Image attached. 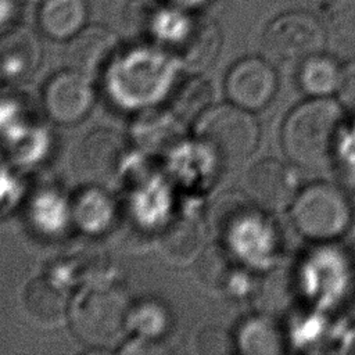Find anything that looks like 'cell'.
<instances>
[{
	"label": "cell",
	"mask_w": 355,
	"mask_h": 355,
	"mask_svg": "<svg viewBox=\"0 0 355 355\" xmlns=\"http://www.w3.org/2000/svg\"><path fill=\"white\" fill-rule=\"evenodd\" d=\"M345 111L337 100L311 98L300 103L282 125V148L290 164L304 169H323L338 154L345 129Z\"/></svg>",
	"instance_id": "1"
},
{
	"label": "cell",
	"mask_w": 355,
	"mask_h": 355,
	"mask_svg": "<svg viewBox=\"0 0 355 355\" xmlns=\"http://www.w3.org/2000/svg\"><path fill=\"white\" fill-rule=\"evenodd\" d=\"M196 136L219 166L236 169L258 150L261 128L254 112L229 101L198 116Z\"/></svg>",
	"instance_id": "2"
},
{
	"label": "cell",
	"mask_w": 355,
	"mask_h": 355,
	"mask_svg": "<svg viewBox=\"0 0 355 355\" xmlns=\"http://www.w3.org/2000/svg\"><path fill=\"white\" fill-rule=\"evenodd\" d=\"M294 229L313 244L327 245L341 239L354 225V202L330 182L301 187L288 208Z\"/></svg>",
	"instance_id": "3"
},
{
	"label": "cell",
	"mask_w": 355,
	"mask_h": 355,
	"mask_svg": "<svg viewBox=\"0 0 355 355\" xmlns=\"http://www.w3.org/2000/svg\"><path fill=\"white\" fill-rule=\"evenodd\" d=\"M129 320V297L115 284H94L83 288L71 311L76 337L98 348L115 344L125 333Z\"/></svg>",
	"instance_id": "4"
},
{
	"label": "cell",
	"mask_w": 355,
	"mask_h": 355,
	"mask_svg": "<svg viewBox=\"0 0 355 355\" xmlns=\"http://www.w3.org/2000/svg\"><path fill=\"white\" fill-rule=\"evenodd\" d=\"M329 36L318 17L287 11L273 18L262 36L263 57L276 68H298L306 58L324 51Z\"/></svg>",
	"instance_id": "5"
},
{
	"label": "cell",
	"mask_w": 355,
	"mask_h": 355,
	"mask_svg": "<svg viewBox=\"0 0 355 355\" xmlns=\"http://www.w3.org/2000/svg\"><path fill=\"white\" fill-rule=\"evenodd\" d=\"M300 190L293 164L288 165L276 158L259 159L245 173V197L270 215L288 211Z\"/></svg>",
	"instance_id": "6"
},
{
	"label": "cell",
	"mask_w": 355,
	"mask_h": 355,
	"mask_svg": "<svg viewBox=\"0 0 355 355\" xmlns=\"http://www.w3.org/2000/svg\"><path fill=\"white\" fill-rule=\"evenodd\" d=\"M279 89L277 68L265 57H244L234 62L225 79L229 101L257 112L268 107Z\"/></svg>",
	"instance_id": "7"
},
{
	"label": "cell",
	"mask_w": 355,
	"mask_h": 355,
	"mask_svg": "<svg viewBox=\"0 0 355 355\" xmlns=\"http://www.w3.org/2000/svg\"><path fill=\"white\" fill-rule=\"evenodd\" d=\"M43 98L46 111L53 121L71 125L90 111L94 90L89 76L68 68L51 76L44 87Z\"/></svg>",
	"instance_id": "8"
},
{
	"label": "cell",
	"mask_w": 355,
	"mask_h": 355,
	"mask_svg": "<svg viewBox=\"0 0 355 355\" xmlns=\"http://www.w3.org/2000/svg\"><path fill=\"white\" fill-rule=\"evenodd\" d=\"M115 49L116 40L110 31L101 26L85 28L71 37L65 53L68 68L93 78L104 71Z\"/></svg>",
	"instance_id": "9"
},
{
	"label": "cell",
	"mask_w": 355,
	"mask_h": 355,
	"mask_svg": "<svg viewBox=\"0 0 355 355\" xmlns=\"http://www.w3.org/2000/svg\"><path fill=\"white\" fill-rule=\"evenodd\" d=\"M123 150V140L116 132H92L79 148L78 169L90 182H104L115 173Z\"/></svg>",
	"instance_id": "10"
},
{
	"label": "cell",
	"mask_w": 355,
	"mask_h": 355,
	"mask_svg": "<svg viewBox=\"0 0 355 355\" xmlns=\"http://www.w3.org/2000/svg\"><path fill=\"white\" fill-rule=\"evenodd\" d=\"M233 336L237 352L245 355H277L287 351L283 329L266 315L245 318Z\"/></svg>",
	"instance_id": "11"
},
{
	"label": "cell",
	"mask_w": 355,
	"mask_h": 355,
	"mask_svg": "<svg viewBox=\"0 0 355 355\" xmlns=\"http://www.w3.org/2000/svg\"><path fill=\"white\" fill-rule=\"evenodd\" d=\"M343 65L324 51L306 58L297 68L300 90L311 98H327L337 93Z\"/></svg>",
	"instance_id": "12"
},
{
	"label": "cell",
	"mask_w": 355,
	"mask_h": 355,
	"mask_svg": "<svg viewBox=\"0 0 355 355\" xmlns=\"http://www.w3.org/2000/svg\"><path fill=\"white\" fill-rule=\"evenodd\" d=\"M86 4L83 0H46L39 11V26L51 39H71L83 29Z\"/></svg>",
	"instance_id": "13"
},
{
	"label": "cell",
	"mask_w": 355,
	"mask_h": 355,
	"mask_svg": "<svg viewBox=\"0 0 355 355\" xmlns=\"http://www.w3.org/2000/svg\"><path fill=\"white\" fill-rule=\"evenodd\" d=\"M39 61V46L28 32L10 35L0 40V76L22 79L31 75Z\"/></svg>",
	"instance_id": "14"
},
{
	"label": "cell",
	"mask_w": 355,
	"mask_h": 355,
	"mask_svg": "<svg viewBox=\"0 0 355 355\" xmlns=\"http://www.w3.org/2000/svg\"><path fill=\"white\" fill-rule=\"evenodd\" d=\"M25 302L32 316L43 323L60 320L67 306L62 288L43 276L36 277L26 287Z\"/></svg>",
	"instance_id": "15"
},
{
	"label": "cell",
	"mask_w": 355,
	"mask_h": 355,
	"mask_svg": "<svg viewBox=\"0 0 355 355\" xmlns=\"http://www.w3.org/2000/svg\"><path fill=\"white\" fill-rule=\"evenodd\" d=\"M324 26L329 37L341 46H355V0H337L327 12Z\"/></svg>",
	"instance_id": "16"
},
{
	"label": "cell",
	"mask_w": 355,
	"mask_h": 355,
	"mask_svg": "<svg viewBox=\"0 0 355 355\" xmlns=\"http://www.w3.org/2000/svg\"><path fill=\"white\" fill-rule=\"evenodd\" d=\"M202 244V232L193 220H183L176 225L164 239V248L176 259H187L194 257Z\"/></svg>",
	"instance_id": "17"
},
{
	"label": "cell",
	"mask_w": 355,
	"mask_h": 355,
	"mask_svg": "<svg viewBox=\"0 0 355 355\" xmlns=\"http://www.w3.org/2000/svg\"><path fill=\"white\" fill-rule=\"evenodd\" d=\"M211 98V89L202 80H190L182 87L180 94L176 97L175 110L184 118L200 116L207 108Z\"/></svg>",
	"instance_id": "18"
},
{
	"label": "cell",
	"mask_w": 355,
	"mask_h": 355,
	"mask_svg": "<svg viewBox=\"0 0 355 355\" xmlns=\"http://www.w3.org/2000/svg\"><path fill=\"white\" fill-rule=\"evenodd\" d=\"M197 348L201 354H232L236 349L234 336L225 329L209 326L204 329L197 338Z\"/></svg>",
	"instance_id": "19"
},
{
	"label": "cell",
	"mask_w": 355,
	"mask_h": 355,
	"mask_svg": "<svg viewBox=\"0 0 355 355\" xmlns=\"http://www.w3.org/2000/svg\"><path fill=\"white\" fill-rule=\"evenodd\" d=\"M336 100L347 114L355 116V58L343 64L341 80L336 93Z\"/></svg>",
	"instance_id": "20"
},
{
	"label": "cell",
	"mask_w": 355,
	"mask_h": 355,
	"mask_svg": "<svg viewBox=\"0 0 355 355\" xmlns=\"http://www.w3.org/2000/svg\"><path fill=\"white\" fill-rule=\"evenodd\" d=\"M172 3H175L176 6H180V7H194V6H198L201 3H204L205 0H171Z\"/></svg>",
	"instance_id": "21"
},
{
	"label": "cell",
	"mask_w": 355,
	"mask_h": 355,
	"mask_svg": "<svg viewBox=\"0 0 355 355\" xmlns=\"http://www.w3.org/2000/svg\"><path fill=\"white\" fill-rule=\"evenodd\" d=\"M8 8H10L8 1L7 0H0V24L8 15Z\"/></svg>",
	"instance_id": "22"
},
{
	"label": "cell",
	"mask_w": 355,
	"mask_h": 355,
	"mask_svg": "<svg viewBox=\"0 0 355 355\" xmlns=\"http://www.w3.org/2000/svg\"><path fill=\"white\" fill-rule=\"evenodd\" d=\"M348 348H345L344 351L347 352H355V330L352 331V334L349 336V340H348Z\"/></svg>",
	"instance_id": "23"
},
{
	"label": "cell",
	"mask_w": 355,
	"mask_h": 355,
	"mask_svg": "<svg viewBox=\"0 0 355 355\" xmlns=\"http://www.w3.org/2000/svg\"><path fill=\"white\" fill-rule=\"evenodd\" d=\"M354 223H355V204H354Z\"/></svg>",
	"instance_id": "24"
}]
</instances>
